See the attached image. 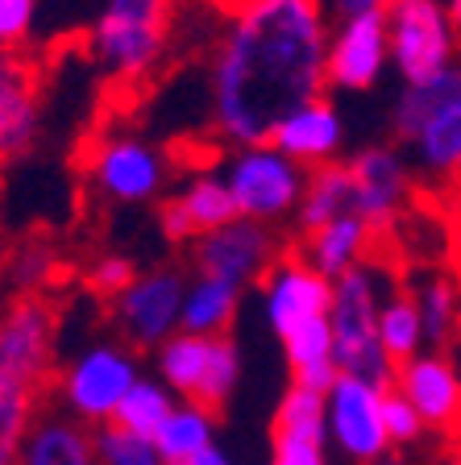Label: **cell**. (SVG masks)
Returning a JSON list of instances; mask_svg holds the SVG:
<instances>
[{
    "label": "cell",
    "mask_w": 461,
    "mask_h": 465,
    "mask_svg": "<svg viewBox=\"0 0 461 465\" xmlns=\"http://www.w3.org/2000/svg\"><path fill=\"white\" fill-rule=\"evenodd\" d=\"M187 465H237V461H233V453H225L221 445H212L208 453H200L195 461H187Z\"/></svg>",
    "instance_id": "cell-37"
},
{
    "label": "cell",
    "mask_w": 461,
    "mask_h": 465,
    "mask_svg": "<svg viewBox=\"0 0 461 465\" xmlns=\"http://www.w3.org/2000/svg\"><path fill=\"white\" fill-rule=\"evenodd\" d=\"M38 29V0H0V54L25 50Z\"/></svg>",
    "instance_id": "cell-35"
},
{
    "label": "cell",
    "mask_w": 461,
    "mask_h": 465,
    "mask_svg": "<svg viewBox=\"0 0 461 465\" xmlns=\"http://www.w3.org/2000/svg\"><path fill=\"white\" fill-rule=\"evenodd\" d=\"M383 21L391 34V67L404 84L441 75L461 58L449 0H391Z\"/></svg>",
    "instance_id": "cell-10"
},
{
    "label": "cell",
    "mask_w": 461,
    "mask_h": 465,
    "mask_svg": "<svg viewBox=\"0 0 461 465\" xmlns=\"http://www.w3.org/2000/svg\"><path fill=\"white\" fill-rule=\"evenodd\" d=\"M375 242H378V232L370 229L357 213H346V216H336V221H328L325 229L299 237L296 250L304 253L320 274L341 279L346 271H354V266H362V262L375 258Z\"/></svg>",
    "instance_id": "cell-22"
},
{
    "label": "cell",
    "mask_w": 461,
    "mask_h": 465,
    "mask_svg": "<svg viewBox=\"0 0 461 465\" xmlns=\"http://www.w3.org/2000/svg\"><path fill=\"white\" fill-rule=\"evenodd\" d=\"M433 465H461V440H457V445H449V449H445V453L436 457Z\"/></svg>",
    "instance_id": "cell-39"
},
{
    "label": "cell",
    "mask_w": 461,
    "mask_h": 465,
    "mask_svg": "<svg viewBox=\"0 0 461 465\" xmlns=\"http://www.w3.org/2000/svg\"><path fill=\"white\" fill-rule=\"evenodd\" d=\"M42 403H46L42 391L0 378V465H21V445H25Z\"/></svg>",
    "instance_id": "cell-29"
},
{
    "label": "cell",
    "mask_w": 461,
    "mask_h": 465,
    "mask_svg": "<svg viewBox=\"0 0 461 465\" xmlns=\"http://www.w3.org/2000/svg\"><path fill=\"white\" fill-rule=\"evenodd\" d=\"M378 341H383L391 366L416 358L420 349H428V332H424V312L412 287H391L378 312Z\"/></svg>",
    "instance_id": "cell-26"
},
{
    "label": "cell",
    "mask_w": 461,
    "mask_h": 465,
    "mask_svg": "<svg viewBox=\"0 0 461 465\" xmlns=\"http://www.w3.org/2000/svg\"><path fill=\"white\" fill-rule=\"evenodd\" d=\"M386 387L391 382H370V378L336 374L325 391V428L328 449L346 457L349 465L375 461L391 453V436H386Z\"/></svg>",
    "instance_id": "cell-12"
},
{
    "label": "cell",
    "mask_w": 461,
    "mask_h": 465,
    "mask_svg": "<svg viewBox=\"0 0 461 465\" xmlns=\"http://www.w3.org/2000/svg\"><path fill=\"white\" fill-rule=\"evenodd\" d=\"M179 407V395H175L171 387H166L158 374H142L137 378V387L125 395V403L116 407V420L113 424L129 428V432L137 436H158L163 432V424L171 420V411Z\"/></svg>",
    "instance_id": "cell-28"
},
{
    "label": "cell",
    "mask_w": 461,
    "mask_h": 465,
    "mask_svg": "<svg viewBox=\"0 0 461 465\" xmlns=\"http://www.w3.org/2000/svg\"><path fill=\"white\" fill-rule=\"evenodd\" d=\"M354 213V195H349V171H346V158L333 166H320V171L307 174V187H304V200H299V213H296V237H307V232L325 229L328 221L336 216Z\"/></svg>",
    "instance_id": "cell-25"
},
{
    "label": "cell",
    "mask_w": 461,
    "mask_h": 465,
    "mask_svg": "<svg viewBox=\"0 0 461 465\" xmlns=\"http://www.w3.org/2000/svg\"><path fill=\"white\" fill-rule=\"evenodd\" d=\"M46 79L25 50L0 54V166L21 163L42 137Z\"/></svg>",
    "instance_id": "cell-17"
},
{
    "label": "cell",
    "mask_w": 461,
    "mask_h": 465,
    "mask_svg": "<svg viewBox=\"0 0 461 465\" xmlns=\"http://www.w3.org/2000/svg\"><path fill=\"white\" fill-rule=\"evenodd\" d=\"M154 374L179 399L204 403L221 411L241 387V345L229 337H195V332H175L150 353Z\"/></svg>",
    "instance_id": "cell-9"
},
{
    "label": "cell",
    "mask_w": 461,
    "mask_h": 465,
    "mask_svg": "<svg viewBox=\"0 0 461 465\" xmlns=\"http://www.w3.org/2000/svg\"><path fill=\"white\" fill-rule=\"evenodd\" d=\"M55 274V253L46 245H25L17 258H9L5 266V279H9V291H42Z\"/></svg>",
    "instance_id": "cell-34"
},
{
    "label": "cell",
    "mask_w": 461,
    "mask_h": 465,
    "mask_svg": "<svg viewBox=\"0 0 461 465\" xmlns=\"http://www.w3.org/2000/svg\"><path fill=\"white\" fill-rule=\"evenodd\" d=\"M175 29V0H105L87 29L96 67L116 84H142L158 71Z\"/></svg>",
    "instance_id": "cell-4"
},
{
    "label": "cell",
    "mask_w": 461,
    "mask_h": 465,
    "mask_svg": "<svg viewBox=\"0 0 461 465\" xmlns=\"http://www.w3.org/2000/svg\"><path fill=\"white\" fill-rule=\"evenodd\" d=\"M229 221H237V203H233L221 171H192L158 203V229L175 245H192L195 237L221 229Z\"/></svg>",
    "instance_id": "cell-19"
},
{
    "label": "cell",
    "mask_w": 461,
    "mask_h": 465,
    "mask_svg": "<svg viewBox=\"0 0 461 465\" xmlns=\"http://www.w3.org/2000/svg\"><path fill=\"white\" fill-rule=\"evenodd\" d=\"M96 449H100V465H166V457L158 453L150 436H137L121 424L96 428Z\"/></svg>",
    "instance_id": "cell-31"
},
{
    "label": "cell",
    "mask_w": 461,
    "mask_h": 465,
    "mask_svg": "<svg viewBox=\"0 0 461 465\" xmlns=\"http://www.w3.org/2000/svg\"><path fill=\"white\" fill-rule=\"evenodd\" d=\"M391 71V34L383 17L333 21L328 34V92L362 96Z\"/></svg>",
    "instance_id": "cell-18"
},
{
    "label": "cell",
    "mask_w": 461,
    "mask_h": 465,
    "mask_svg": "<svg viewBox=\"0 0 461 465\" xmlns=\"http://www.w3.org/2000/svg\"><path fill=\"white\" fill-rule=\"evenodd\" d=\"M449 17H453V29H457V42H461V0H449Z\"/></svg>",
    "instance_id": "cell-40"
},
{
    "label": "cell",
    "mask_w": 461,
    "mask_h": 465,
    "mask_svg": "<svg viewBox=\"0 0 461 465\" xmlns=\"http://www.w3.org/2000/svg\"><path fill=\"white\" fill-rule=\"evenodd\" d=\"M328 21H354V17H383L391 0H320Z\"/></svg>",
    "instance_id": "cell-36"
},
{
    "label": "cell",
    "mask_w": 461,
    "mask_h": 465,
    "mask_svg": "<svg viewBox=\"0 0 461 465\" xmlns=\"http://www.w3.org/2000/svg\"><path fill=\"white\" fill-rule=\"evenodd\" d=\"M21 465H100L96 428L46 399L21 445Z\"/></svg>",
    "instance_id": "cell-21"
},
{
    "label": "cell",
    "mask_w": 461,
    "mask_h": 465,
    "mask_svg": "<svg viewBox=\"0 0 461 465\" xmlns=\"http://www.w3.org/2000/svg\"><path fill=\"white\" fill-rule=\"evenodd\" d=\"M137 274L142 271H137V262L129 258V253H100V258L84 271V287H87V295L113 303L116 295L137 279Z\"/></svg>",
    "instance_id": "cell-33"
},
{
    "label": "cell",
    "mask_w": 461,
    "mask_h": 465,
    "mask_svg": "<svg viewBox=\"0 0 461 465\" xmlns=\"http://www.w3.org/2000/svg\"><path fill=\"white\" fill-rule=\"evenodd\" d=\"M395 279L386 274L383 262H362L341 279H333V308H328V324H333L336 341V370L354 378H370V382H391L395 366L386 358L383 341H378V312H383L386 291Z\"/></svg>",
    "instance_id": "cell-5"
},
{
    "label": "cell",
    "mask_w": 461,
    "mask_h": 465,
    "mask_svg": "<svg viewBox=\"0 0 461 465\" xmlns=\"http://www.w3.org/2000/svg\"><path fill=\"white\" fill-rule=\"evenodd\" d=\"M416 300L424 312V332H428V349H449L457 353L461 345V282L453 274H428L420 279Z\"/></svg>",
    "instance_id": "cell-27"
},
{
    "label": "cell",
    "mask_w": 461,
    "mask_h": 465,
    "mask_svg": "<svg viewBox=\"0 0 461 465\" xmlns=\"http://www.w3.org/2000/svg\"><path fill=\"white\" fill-rule=\"evenodd\" d=\"M258 303H262V316H266L275 341H287L291 332L328 320V308H333V279L320 274L296 245H287L283 258L262 274Z\"/></svg>",
    "instance_id": "cell-14"
},
{
    "label": "cell",
    "mask_w": 461,
    "mask_h": 465,
    "mask_svg": "<svg viewBox=\"0 0 461 465\" xmlns=\"http://www.w3.org/2000/svg\"><path fill=\"white\" fill-rule=\"evenodd\" d=\"M391 129L420 179L461 183V63L433 79L404 84Z\"/></svg>",
    "instance_id": "cell-2"
},
{
    "label": "cell",
    "mask_w": 461,
    "mask_h": 465,
    "mask_svg": "<svg viewBox=\"0 0 461 465\" xmlns=\"http://www.w3.org/2000/svg\"><path fill=\"white\" fill-rule=\"evenodd\" d=\"M221 179L229 183V195L237 203V216L258 224H279L296 221L299 200L307 187V166H299L291 154H283L275 142H254V145H229L221 158Z\"/></svg>",
    "instance_id": "cell-7"
},
{
    "label": "cell",
    "mask_w": 461,
    "mask_h": 465,
    "mask_svg": "<svg viewBox=\"0 0 461 465\" xmlns=\"http://www.w3.org/2000/svg\"><path fill=\"white\" fill-rule=\"evenodd\" d=\"M216 432H221V411L192 403V399H179V407L171 411L163 432L154 436V445L166 457V465H187L216 445Z\"/></svg>",
    "instance_id": "cell-24"
},
{
    "label": "cell",
    "mask_w": 461,
    "mask_h": 465,
    "mask_svg": "<svg viewBox=\"0 0 461 465\" xmlns=\"http://www.w3.org/2000/svg\"><path fill=\"white\" fill-rule=\"evenodd\" d=\"M328 432H299V428L270 424V465H333Z\"/></svg>",
    "instance_id": "cell-30"
},
{
    "label": "cell",
    "mask_w": 461,
    "mask_h": 465,
    "mask_svg": "<svg viewBox=\"0 0 461 465\" xmlns=\"http://www.w3.org/2000/svg\"><path fill=\"white\" fill-rule=\"evenodd\" d=\"M346 171H349V195H354V213L362 216L370 229L383 237L399 213L407 208L412 200V163L399 145H362L354 154L346 158Z\"/></svg>",
    "instance_id": "cell-16"
},
{
    "label": "cell",
    "mask_w": 461,
    "mask_h": 465,
    "mask_svg": "<svg viewBox=\"0 0 461 465\" xmlns=\"http://www.w3.org/2000/svg\"><path fill=\"white\" fill-rule=\"evenodd\" d=\"M328 34L320 0H225L204 71L216 142H270L283 116L325 96Z\"/></svg>",
    "instance_id": "cell-1"
},
{
    "label": "cell",
    "mask_w": 461,
    "mask_h": 465,
    "mask_svg": "<svg viewBox=\"0 0 461 465\" xmlns=\"http://www.w3.org/2000/svg\"><path fill=\"white\" fill-rule=\"evenodd\" d=\"M283 250L287 242L279 237V229L237 216V221L195 237L187 245V262H192V274H212V279L237 282L241 291H250L283 258Z\"/></svg>",
    "instance_id": "cell-13"
},
{
    "label": "cell",
    "mask_w": 461,
    "mask_h": 465,
    "mask_svg": "<svg viewBox=\"0 0 461 465\" xmlns=\"http://www.w3.org/2000/svg\"><path fill=\"white\" fill-rule=\"evenodd\" d=\"M362 465H416L407 453H399V449H391V453H383V457H375V461H362Z\"/></svg>",
    "instance_id": "cell-38"
},
{
    "label": "cell",
    "mask_w": 461,
    "mask_h": 465,
    "mask_svg": "<svg viewBox=\"0 0 461 465\" xmlns=\"http://www.w3.org/2000/svg\"><path fill=\"white\" fill-rule=\"evenodd\" d=\"M63 361V312L46 291H9L0 300V378L50 395Z\"/></svg>",
    "instance_id": "cell-6"
},
{
    "label": "cell",
    "mask_w": 461,
    "mask_h": 465,
    "mask_svg": "<svg viewBox=\"0 0 461 465\" xmlns=\"http://www.w3.org/2000/svg\"><path fill=\"white\" fill-rule=\"evenodd\" d=\"M346 137H349L346 116H341L336 100L325 92V96L307 100V104H299L296 113L283 116L270 142L279 145L283 154L296 158L299 166H307V171H320V166L341 163Z\"/></svg>",
    "instance_id": "cell-20"
},
{
    "label": "cell",
    "mask_w": 461,
    "mask_h": 465,
    "mask_svg": "<svg viewBox=\"0 0 461 465\" xmlns=\"http://www.w3.org/2000/svg\"><path fill=\"white\" fill-rule=\"evenodd\" d=\"M391 387L424 416L428 432L457 445L461 440V358L449 349H420L399 361Z\"/></svg>",
    "instance_id": "cell-15"
},
{
    "label": "cell",
    "mask_w": 461,
    "mask_h": 465,
    "mask_svg": "<svg viewBox=\"0 0 461 465\" xmlns=\"http://www.w3.org/2000/svg\"><path fill=\"white\" fill-rule=\"evenodd\" d=\"M383 416H386V436H391V449H399V453H412V449H420L424 440L433 436V432H428V424H424V416L395 387H386Z\"/></svg>",
    "instance_id": "cell-32"
},
{
    "label": "cell",
    "mask_w": 461,
    "mask_h": 465,
    "mask_svg": "<svg viewBox=\"0 0 461 465\" xmlns=\"http://www.w3.org/2000/svg\"><path fill=\"white\" fill-rule=\"evenodd\" d=\"M142 374V353L134 345L121 337H92L58 361L46 399L84 424L105 428L116 420V407L125 403Z\"/></svg>",
    "instance_id": "cell-3"
},
{
    "label": "cell",
    "mask_w": 461,
    "mask_h": 465,
    "mask_svg": "<svg viewBox=\"0 0 461 465\" xmlns=\"http://www.w3.org/2000/svg\"><path fill=\"white\" fill-rule=\"evenodd\" d=\"M84 174L92 192L121 208H142L171 195V158L166 150L134 129H108L87 145Z\"/></svg>",
    "instance_id": "cell-8"
},
{
    "label": "cell",
    "mask_w": 461,
    "mask_h": 465,
    "mask_svg": "<svg viewBox=\"0 0 461 465\" xmlns=\"http://www.w3.org/2000/svg\"><path fill=\"white\" fill-rule=\"evenodd\" d=\"M246 291L237 282L212 279V274H187V295H183V320L179 332L195 337H229L241 316Z\"/></svg>",
    "instance_id": "cell-23"
},
{
    "label": "cell",
    "mask_w": 461,
    "mask_h": 465,
    "mask_svg": "<svg viewBox=\"0 0 461 465\" xmlns=\"http://www.w3.org/2000/svg\"><path fill=\"white\" fill-rule=\"evenodd\" d=\"M183 295H187V274L179 266H150L108 303L113 332L137 353H154L166 337L179 332Z\"/></svg>",
    "instance_id": "cell-11"
}]
</instances>
